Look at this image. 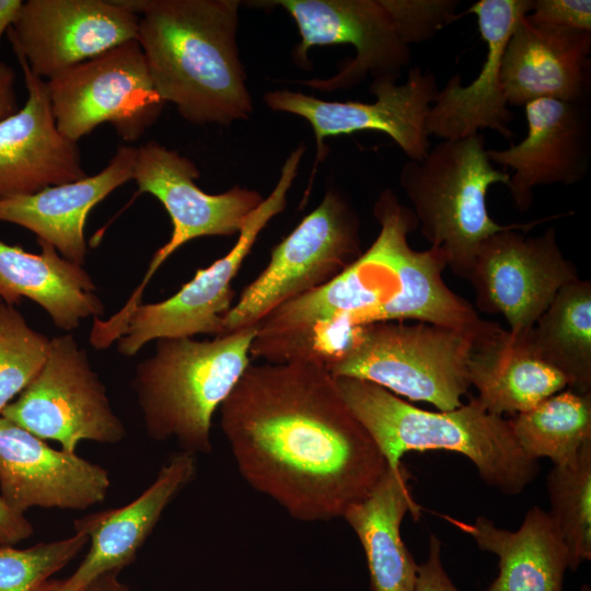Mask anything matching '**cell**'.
I'll return each mask as SVG.
<instances>
[{"label":"cell","instance_id":"cell-19","mask_svg":"<svg viewBox=\"0 0 591 591\" xmlns=\"http://www.w3.org/2000/svg\"><path fill=\"white\" fill-rule=\"evenodd\" d=\"M533 0H479L467 13L477 18L487 55L478 76L466 85L454 73L438 91L427 117V132L442 139H459L491 129L512 138V112L501 82V60L519 20L532 9Z\"/></svg>","mask_w":591,"mask_h":591},{"label":"cell","instance_id":"cell-34","mask_svg":"<svg viewBox=\"0 0 591 591\" xmlns=\"http://www.w3.org/2000/svg\"><path fill=\"white\" fill-rule=\"evenodd\" d=\"M525 16L541 25L591 32L590 0H533Z\"/></svg>","mask_w":591,"mask_h":591},{"label":"cell","instance_id":"cell-1","mask_svg":"<svg viewBox=\"0 0 591 591\" xmlns=\"http://www.w3.org/2000/svg\"><path fill=\"white\" fill-rule=\"evenodd\" d=\"M220 415L240 475L299 521L341 518L389 468L318 362L250 364Z\"/></svg>","mask_w":591,"mask_h":591},{"label":"cell","instance_id":"cell-29","mask_svg":"<svg viewBox=\"0 0 591 591\" xmlns=\"http://www.w3.org/2000/svg\"><path fill=\"white\" fill-rule=\"evenodd\" d=\"M525 455L547 457L554 466H572L591 440V393L558 392L509 419Z\"/></svg>","mask_w":591,"mask_h":591},{"label":"cell","instance_id":"cell-16","mask_svg":"<svg viewBox=\"0 0 591 591\" xmlns=\"http://www.w3.org/2000/svg\"><path fill=\"white\" fill-rule=\"evenodd\" d=\"M138 23L128 0H27L7 34L30 70L47 81L137 39Z\"/></svg>","mask_w":591,"mask_h":591},{"label":"cell","instance_id":"cell-2","mask_svg":"<svg viewBox=\"0 0 591 591\" xmlns=\"http://www.w3.org/2000/svg\"><path fill=\"white\" fill-rule=\"evenodd\" d=\"M373 213L380 232L371 246L331 281L276 308L258 323L256 337H287L336 322H426L436 314L443 263L430 248L409 246L407 235L418 227L414 212L384 190Z\"/></svg>","mask_w":591,"mask_h":591},{"label":"cell","instance_id":"cell-11","mask_svg":"<svg viewBox=\"0 0 591 591\" xmlns=\"http://www.w3.org/2000/svg\"><path fill=\"white\" fill-rule=\"evenodd\" d=\"M304 150L300 146L290 153L273 192L251 212L227 255L198 269L193 279L169 299L141 303L132 311L116 340L119 354L132 357L146 344L160 338L223 334V317L233 305L232 280L263 229L285 210Z\"/></svg>","mask_w":591,"mask_h":591},{"label":"cell","instance_id":"cell-3","mask_svg":"<svg viewBox=\"0 0 591 591\" xmlns=\"http://www.w3.org/2000/svg\"><path fill=\"white\" fill-rule=\"evenodd\" d=\"M154 88L195 125L246 119L253 101L239 58L240 1L128 0Z\"/></svg>","mask_w":591,"mask_h":591},{"label":"cell","instance_id":"cell-7","mask_svg":"<svg viewBox=\"0 0 591 591\" xmlns=\"http://www.w3.org/2000/svg\"><path fill=\"white\" fill-rule=\"evenodd\" d=\"M476 339L424 322L372 323L358 328L351 345L327 370L334 378L366 380L440 412L452 410L462 405L471 386L468 362Z\"/></svg>","mask_w":591,"mask_h":591},{"label":"cell","instance_id":"cell-41","mask_svg":"<svg viewBox=\"0 0 591 591\" xmlns=\"http://www.w3.org/2000/svg\"><path fill=\"white\" fill-rule=\"evenodd\" d=\"M580 591H591L588 584H583Z\"/></svg>","mask_w":591,"mask_h":591},{"label":"cell","instance_id":"cell-13","mask_svg":"<svg viewBox=\"0 0 591 591\" xmlns=\"http://www.w3.org/2000/svg\"><path fill=\"white\" fill-rule=\"evenodd\" d=\"M577 279V269L558 246L554 227L535 237L521 230L487 237L475 255L468 278L477 308L501 314L513 336L525 335L557 292Z\"/></svg>","mask_w":591,"mask_h":591},{"label":"cell","instance_id":"cell-26","mask_svg":"<svg viewBox=\"0 0 591 591\" xmlns=\"http://www.w3.org/2000/svg\"><path fill=\"white\" fill-rule=\"evenodd\" d=\"M441 517L498 557L499 572L487 591H563L567 549L548 512L538 506L526 512L517 531L485 517L473 523Z\"/></svg>","mask_w":591,"mask_h":591},{"label":"cell","instance_id":"cell-31","mask_svg":"<svg viewBox=\"0 0 591 591\" xmlns=\"http://www.w3.org/2000/svg\"><path fill=\"white\" fill-rule=\"evenodd\" d=\"M49 343L13 305L0 301V414L39 372Z\"/></svg>","mask_w":591,"mask_h":591},{"label":"cell","instance_id":"cell-23","mask_svg":"<svg viewBox=\"0 0 591 591\" xmlns=\"http://www.w3.org/2000/svg\"><path fill=\"white\" fill-rule=\"evenodd\" d=\"M136 153V147L119 146L95 175L48 186L32 195L0 199V221L30 230L63 258L83 266L86 217L100 201L132 179Z\"/></svg>","mask_w":591,"mask_h":591},{"label":"cell","instance_id":"cell-20","mask_svg":"<svg viewBox=\"0 0 591 591\" xmlns=\"http://www.w3.org/2000/svg\"><path fill=\"white\" fill-rule=\"evenodd\" d=\"M27 99L0 120V199L32 195L88 176L78 142L57 129L46 80L35 76L19 49Z\"/></svg>","mask_w":591,"mask_h":591},{"label":"cell","instance_id":"cell-38","mask_svg":"<svg viewBox=\"0 0 591 591\" xmlns=\"http://www.w3.org/2000/svg\"><path fill=\"white\" fill-rule=\"evenodd\" d=\"M22 7L21 0H0V40L18 20Z\"/></svg>","mask_w":591,"mask_h":591},{"label":"cell","instance_id":"cell-32","mask_svg":"<svg viewBox=\"0 0 591 591\" xmlns=\"http://www.w3.org/2000/svg\"><path fill=\"white\" fill-rule=\"evenodd\" d=\"M88 543L85 534L74 533L22 549L1 545L0 591H35L77 557Z\"/></svg>","mask_w":591,"mask_h":591},{"label":"cell","instance_id":"cell-12","mask_svg":"<svg viewBox=\"0 0 591 591\" xmlns=\"http://www.w3.org/2000/svg\"><path fill=\"white\" fill-rule=\"evenodd\" d=\"M0 416L70 453L82 440L113 444L126 436L86 350L71 334L50 338L39 372Z\"/></svg>","mask_w":591,"mask_h":591},{"label":"cell","instance_id":"cell-33","mask_svg":"<svg viewBox=\"0 0 591 591\" xmlns=\"http://www.w3.org/2000/svg\"><path fill=\"white\" fill-rule=\"evenodd\" d=\"M401 38L408 46L429 40L456 20L455 0H383Z\"/></svg>","mask_w":591,"mask_h":591},{"label":"cell","instance_id":"cell-21","mask_svg":"<svg viewBox=\"0 0 591 591\" xmlns=\"http://www.w3.org/2000/svg\"><path fill=\"white\" fill-rule=\"evenodd\" d=\"M525 15L501 60L508 105L525 106L541 99L588 103L591 32L541 25Z\"/></svg>","mask_w":591,"mask_h":591},{"label":"cell","instance_id":"cell-4","mask_svg":"<svg viewBox=\"0 0 591 591\" xmlns=\"http://www.w3.org/2000/svg\"><path fill=\"white\" fill-rule=\"evenodd\" d=\"M335 380L391 468L408 451L447 450L467 456L486 484L507 495L523 491L537 475V460L520 449L509 420L488 413L476 397L452 410L430 412L372 382Z\"/></svg>","mask_w":591,"mask_h":591},{"label":"cell","instance_id":"cell-8","mask_svg":"<svg viewBox=\"0 0 591 591\" xmlns=\"http://www.w3.org/2000/svg\"><path fill=\"white\" fill-rule=\"evenodd\" d=\"M360 221L339 192L320 205L277 244L265 269L223 317V334L257 326L279 305L338 276L360 255Z\"/></svg>","mask_w":591,"mask_h":591},{"label":"cell","instance_id":"cell-10","mask_svg":"<svg viewBox=\"0 0 591 591\" xmlns=\"http://www.w3.org/2000/svg\"><path fill=\"white\" fill-rule=\"evenodd\" d=\"M46 86L57 129L74 142L105 123L121 140L135 142L165 105L137 39L58 73Z\"/></svg>","mask_w":591,"mask_h":591},{"label":"cell","instance_id":"cell-18","mask_svg":"<svg viewBox=\"0 0 591 591\" xmlns=\"http://www.w3.org/2000/svg\"><path fill=\"white\" fill-rule=\"evenodd\" d=\"M528 134L508 149L487 150L490 162L513 171L508 188L515 209L528 211L541 185H572L588 174L591 124L588 103L541 99L525 106Z\"/></svg>","mask_w":591,"mask_h":591},{"label":"cell","instance_id":"cell-5","mask_svg":"<svg viewBox=\"0 0 591 591\" xmlns=\"http://www.w3.org/2000/svg\"><path fill=\"white\" fill-rule=\"evenodd\" d=\"M256 332L252 326L211 340L158 339L131 380L149 437L175 439L194 455L211 453L212 416L251 364Z\"/></svg>","mask_w":591,"mask_h":591},{"label":"cell","instance_id":"cell-24","mask_svg":"<svg viewBox=\"0 0 591 591\" xmlns=\"http://www.w3.org/2000/svg\"><path fill=\"white\" fill-rule=\"evenodd\" d=\"M40 254L0 241V299L10 305L27 298L40 305L56 327L73 331L82 320L104 314L96 286L83 268L37 240Z\"/></svg>","mask_w":591,"mask_h":591},{"label":"cell","instance_id":"cell-6","mask_svg":"<svg viewBox=\"0 0 591 591\" xmlns=\"http://www.w3.org/2000/svg\"><path fill=\"white\" fill-rule=\"evenodd\" d=\"M509 178L508 172L491 164L480 131L443 139L420 161L403 165L399 184L413 205L421 234L444 252L457 277L470 278L475 255L487 237L507 230L528 232L563 216L526 223L496 222L487 210V192L494 184L508 185Z\"/></svg>","mask_w":591,"mask_h":591},{"label":"cell","instance_id":"cell-17","mask_svg":"<svg viewBox=\"0 0 591 591\" xmlns=\"http://www.w3.org/2000/svg\"><path fill=\"white\" fill-rule=\"evenodd\" d=\"M109 487L108 471L101 465L56 450L0 416V498L13 511L84 510L103 502Z\"/></svg>","mask_w":591,"mask_h":591},{"label":"cell","instance_id":"cell-15","mask_svg":"<svg viewBox=\"0 0 591 591\" xmlns=\"http://www.w3.org/2000/svg\"><path fill=\"white\" fill-rule=\"evenodd\" d=\"M436 77L419 66L408 71L407 80H373L370 92L375 101H324L290 90H276L264 96L265 103L278 112L306 119L315 135L317 159L323 154L327 137L374 130L391 137L412 161H420L430 149L427 117L438 93Z\"/></svg>","mask_w":591,"mask_h":591},{"label":"cell","instance_id":"cell-14","mask_svg":"<svg viewBox=\"0 0 591 591\" xmlns=\"http://www.w3.org/2000/svg\"><path fill=\"white\" fill-rule=\"evenodd\" d=\"M294 20L300 44L293 57L306 67L308 51L315 46L350 44L356 56L335 76L303 81L312 89H350L368 76L373 80L397 81L409 65L410 47L401 38L383 0H279Z\"/></svg>","mask_w":591,"mask_h":591},{"label":"cell","instance_id":"cell-9","mask_svg":"<svg viewBox=\"0 0 591 591\" xmlns=\"http://www.w3.org/2000/svg\"><path fill=\"white\" fill-rule=\"evenodd\" d=\"M199 176L196 164L177 151L153 140L137 147L132 179L139 193L150 194L163 205L173 229L125 305L108 320L95 323L103 341L112 344L119 338L130 314L141 304L148 282L169 256L196 237L239 234L251 212L264 200L258 192L239 186L222 194H207L195 184Z\"/></svg>","mask_w":591,"mask_h":591},{"label":"cell","instance_id":"cell-28","mask_svg":"<svg viewBox=\"0 0 591 591\" xmlns=\"http://www.w3.org/2000/svg\"><path fill=\"white\" fill-rule=\"evenodd\" d=\"M532 351L558 370L569 390L591 393V282L565 285L523 335Z\"/></svg>","mask_w":591,"mask_h":591},{"label":"cell","instance_id":"cell-35","mask_svg":"<svg viewBox=\"0 0 591 591\" xmlns=\"http://www.w3.org/2000/svg\"><path fill=\"white\" fill-rule=\"evenodd\" d=\"M416 591H460L443 568L441 543L434 534L429 537L426 561L418 566Z\"/></svg>","mask_w":591,"mask_h":591},{"label":"cell","instance_id":"cell-30","mask_svg":"<svg viewBox=\"0 0 591 591\" xmlns=\"http://www.w3.org/2000/svg\"><path fill=\"white\" fill-rule=\"evenodd\" d=\"M552 518L568 554V569L591 559V440L577 463L554 466L547 475Z\"/></svg>","mask_w":591,"mask_h":591},{"label":"cell","instance_id":"cell-27","mask_svg":"<svg viewBox=\"0 0 591 591\" xmlns=\"http://www.w3.org/2000/svg\"><path fill=\"white\" fill-rule=\"evenodd\" d=\"M476 399L490 414L518 415L568 385L567 379L538 358L524 336H513L499 324L474 341L468 362Z\"/></svg>","mask_w":591,"mask_h":591},{"label":"cell","instance_id":"cell-39","mask_svg":"<svg viewBox=\"0 0 591 591\" xmlns=\"http://www.w3.org/2000/svg\"><path fill=\"white\" fill-rule=\"evenodd\" d=\"M118 572H107L94 579L85 591H130V589L120 582L117 578Z\"/></svg>","mask_w":591,"mask_h":591},{"label":"cell","instance_id":"cell-25","mask_svg":"<svg viewBox=\"0 0 591 591\" xmlns=\"http://www.w3.org/2000/svg\"><path fill=\"white\" fill-rule=\"evenodd\" d=\"M409 477L403 463L389 467L373 489L341 517L363 548L372 591H416L418 565L401 533L407 512L416 519L420 515Z\"/></svg>","mask_w":591,"mask_h":591},{"label":"cell","instance_id":"cell-22","mask_svg":"<svg viewBox=\"0 0 591 591\" xmlns=\"http://www.w3.org/2000/svg\"><path fill=\"white\" fill-rule=\"evenodd\" d=\"M197 474L196 455L177 452L160 468L155 479L128 505L94 512L74 521L76 533L91 544L77 570L66 579L76 590L107 572H120L136 560L166 507Z\"/></svg>","mask_w":591,"mask_h":591},{"label":"cell","instance_id":"cell-36","mask_svg":"<svg viewBox=\"0 0 591 591\" xmlns=\"http://www.w3.org/2000/svg\"><path fill=\"white\" fill-rule=\"evenodd\" d=\"M33 533L34 528L24 514L10 509L0 498V546L15 545Z\"/></svg>","mask_w":591,"mask_h":591},{"label":"cell","instance_id":"cell-40","mask_svg":"<svg viewBox=\"0 0 591 591\" xmlns=\"http://www.w3.org/2000/svg\"><path fill=\"white\" fill-rule=\"evenodd\" d=\"M35 591H85V590H76L69 587L66 580H55L48 579L43 584H40Z\"/></svg>","mask_w":591,"mask_h":591},{"label":"cell","instance_id":"cell-37","mask_svg":"<svg viewBox=\"0 0 591 591\" xmlns=\"http://www.w3.org/2000/svg\"><path fill=\"white\" fill-rule=\"evenodd\" d=\"M15 83L16 73L13 68L0 61V120L19 109Z\"/></svg>","mask_w":591,"mask_h":591}]
</instances>
